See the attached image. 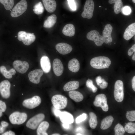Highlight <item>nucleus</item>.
Wrapping results in <instances>:
<instances>
[{
	"mask_svg": "<svg viewBox=\"0 0 135 135\" xmlns=\"http://www.w3.org/2000/svg\"></svg>",
	"mask_w": 135,
	"mask_h": 135,
	"instance_id": "e2e57ef3",
	"label": "nucleus"
},
{
	"mask_svg": "<svg viewBox=\"0 0 135 135\" xmlns=\"http://www.w3.org/2000/svg\"><path fill=\"white\" fill-rule=\"evenodd\" d=\"M22 94V95H23V94Z\"/></svg>",
	"mask_w": 135,
	"mask_h": 135,
	"instance_id": "bf43d9fd",
	"label": "nucleus"
},
{
	"mask_svg": "<svg viewBox=\"0 0 135 135\" xmlns=\"http://www.w3.org/2000/svg\"><path fill=\"white\" fill-rule=\"evenodd\" d=\"M49 126L48 122L46 121L42 122L38 126L37 134L38 135H47L46 131Z\"/></svg>",
	"mask_w": 135,
	"mask_h": 135,
	"instance_id": "b1692460",
	"label": "nucleus"
},
{
	"mask_svg": "<svg viewBox=\"0 0 135 135\" xmlns=\"http://www.w3.org/2000/svg\"><path fill=\"white\" fill-rule=\"evenodd\" d=\"M70 98L76 102L82 101L84 98V96L80 92L76 90L70 91L68 93Z\"/></svg>",
	"mask_w": 135,
	"mask_h": 135,
	"instance_id": "cd10ccee",
	"label": "nucleus"
},
{
	"mask_svg": "<svg viewBox=\"0 0 135 135\" xmlns=\"http://www.w3.org/2000/svg\"><path fill=\"white\" fill-rule=\"evenodd\" d=\"M52 67L54 72L56 76H60L62 75L64 71V66L59 59L56 58L54 60Z\"/></svg>",
	"mask_w": 135,
	"mask_h": 135,
	"instance_id": "f3484780",
	"label": "nucleus"
},
{
	"mask_svg": "<svg viewBox=\"0 0 135 135\" xmlns=\"http://www.w3.org/2000/svg\"><path fill=\"white\" fill-rule=\"evenodd\" d=\"M5 130V128L3 127L2 126H0V134L4 132Z\"/></svg>",
	"mask_w": 135,
	"mask_h": 135,
	"instance_id": "3c124183",
	"label": "nucleus"
},
{
	"mask_svg": "<svg viewBox=\"0 0 135 135\" xmlns=\"http://www.w3.org/2000/svg\"><path fill=\"white\" fill-rule=\"evenodd\" d=\"M42 2L46 10L49 12H54L56 7V3L55 0H42Z\"/></svg>",
	"mask_w": 135,
	"mask_h": 135,
	"instance_id": "412c9836",
	"label": "nucleus"
},
{
	"mask_svg": "<svg viewBox=\"0 0 135 135\" xmlns=\"http://www.w3.org/2000/svg\"><path fill=\"white\" fill-rule=\"evenodd\" d=\"M108 84L107 82L104 81L100 85V88L102 89L106 88L108 86Z\"/></svg>",
	"mask_w": 135,
	"mask_h": 135,
	"instance_id": "37998d69",
	"label": "nucleus"
},
{
	"mask_svg": "<svg viewBox=\"0 0 135 135\" xmlns=\"http://www.w3.org/2000/svg\"><path fill=\"white\" fill-rule=\"evenodd\" d=\"M135 52V44H134L128 51V54L129 56H132L134 52Z\"/></svg>",
	"mask_w": 135,
	"mask_h": 135,
	"instance_id": "79ce46f5",
	"label": "nucleus"
},
{
	"mask_svg": "<svg viewBox=\"0 0 135 135\" xmlns=\"http://www.w3.org/2000/svg\"><path fill=\"white\" fill-rule=\"evenodd\" d=\"M63 34L66 36L72 37L74 36L75 33L74 26L71 24H66L62 30Z\"/></svg>",
	"mask_w": 135,
	"mask_h": 135,
	"instance_id": "4be33fe9",
	"label": "nucleus"
},
{
	"mask_svg": "<svg viewBox=\"0 0 135 135\" xmlns=\"http://www.w3.org/2000/svg\"><path fill=\"white\" fill-rule=\"evenodd\" d=\"M79 86V83L78 81H72L66 84L64 86L63 89L65 91H70L78 89Z\"/></svg>",
	"mask_w": 135,
	"mask_h": 135,
	"instance_id": "a878e982",
	"label": "nucleus"
},
{
	"mask_svg": "<svg viewBox=\"0 0 135 135\" xmlns=\"http://www.w3.org/2000/svg\"><path fill=\"white\" fill-rule=\"evenodd\" d=\"M70 124L62 123V126L64 128L66 129H68L70 128Z\"/></svg>",
	"mask_w": 135,
	"mask_h": 135,
	"instance_id": "8fccbe9b",
	"label": "nucleus"
},
{
	"mask_svg": "<svg viewBox=\"0 0 135 135\" xmlns=\"http://www.w3.org/2000/svg\"><path fill=\"white\" fill-rule=\"evenodd\" d=\"M13 65L16 70L21 74L26 73L29 68L28 63L25 61L16 60L14 62Z\"/></svg>",
	"mask_w": 135,
	"mask_h": 135,
	"instance_id": "4468645a",
	"label": "nucleus"
},
{
	"mask_svg": "<svg viewBox=\"0 0 135 135\" xmlns=\"http://www.w3.org/2000/svg\"><path fill=\"white\" fill-rule=\"evenodd\" d=\"M2 115V112L0 110V117H1Z\"/></svg>",
	"mask_w": 135,
	"mask_h": 135,
	"instance_id": "864d4df0",
	"label": "nucleus"
},
{
	"mask_svg": "<svg viewBox=\"0 0 135 135\" xmlns=\"http://www.w3.org/2000/svg\"><path fill=\"white\" fill-rule=\"evenodd\" d=\"M86 85L88 88L92 89L93 92L95 93L96 92L98 88L93 84L92 80L90 79H88L86 81Z\"/></svg>",
	"mask_w": 135,
	"mask_h": 135,
	"instance_id": "e433bc0d",
	"label": "nucleus"
},
{
	"mask_svg": "<svg viewBox=\"0 0 135 135\" xmlns=\"http://www.w3.org/2000/svg\"><path fill=\"white\" fill-rule=\"evenodd\" d=\"M132 60H135V52H134V54L132 57Z\"/></svg>",
	"mask_w": 135,
	"mask_h": 135,
	"instance_id": "603ef678",
	"label": "nucleus"
},
{
	"mask_svg": "<svg viewBox=\"0 0 135 135\" xmlns=\"http://www.w3.org/2000/svg\"><path fill=\"white\" fill-rule=\"evenodd\" d=\"M68 2L70 9L73 10H76V3L74 0H68Z\"/></svg>",
	"mask_w": 135,
	"mask_h": 135,
	"instance_id": "58836bf2",
	"label": "nucleus"
},
{
	"mask_svg": "<svg viewBox=\"0 0 135 135\" xmlns=\"http://www.w3.org/2000/svg\"><path fill=\"white\" fill-rule=\"evenodd\" d=\"M2 135H15V133L13 132L10 130L2 134Z\"/></svg>",
	"mask_w": 135,
	"mask_h": 135,
	"instance_id": "49530a36",
	"label": "nucleus"
},
{
	"mask_svg": "<svg viewBox=\"0 0 135 135\" xmlns=\"http://www.w3.org/2000/svg\"><path fill=\"white\" fill-rule=\"evenodd\" d=\"M27 115L24 112H14L10 116L9 119L10 122L14 124H21L26 120Z\"/></svg>",
	"mask_w": 135,
	"mask_h": 135,
	"instance_id": "39448f33",
	"label": "nucleus"
},
{
	"mask_svg": "<svg viewBox=\"0 0 135 135\" xmlns=\"http://www.w3.org/2000/svg\"><path fill=\"white\" fill-rule=\"evenodd\" d=\"M102 77L100 76H97L96 78V81L98 85L100 86L102 83Z\"/></svg>",
	"mask_w": 135,
	"mask_h": 135,
	"instance_id": "c03bdc74",
	"label": "nucleus"
},
{
	"mask_svg": "<svg viewBox=\"0 0 135 135\" xmlns=\"http://www.w3.org/2000/svg\"><path fill=\"white\" fill-rule=\"evenodd\" d=\"M57 17L55 14H52L48 16L44 22L43 26L46 28L52 27L56 22Z\"/></svg>",
	"mask_w": 135,
	"mask_h": 135,
	"instance_id": "bb28decb",
	"label": "nucleus"
},
{
	"mask_svg": "<svg viewBox=\"0 0 135 135\" xmlns=\"http://www.w3.org/2000/svg\"><path fill=\"white\" fill-rule=\"evenodd\" d=\"M127 119L130 122L135 121V111H127L126 114Z\"/></svg>",
	"mask_w": 135,
	"mask_h": 135,
	"instance_id": "c9c22d12",
	"label": "nucleus"
},
{
	"mask_svg": "<svg viewBox=\"0 0 135 135\" xmlns=\"http://www.w3.org/2000/svg\"><path fill=\"white\" fill-rule=\"evenodd\" d=\"M43 74V71L40 69H36L30 72L28 76L30 80L35 84H38L40 78Z\"/></svg>",
	"mask_w": 135,
	"mask_h": 135,
	"instance_id": "ddd939ff",
	"label": "nucleus"
},
{
	"mask_svg": "<svg viewBox=\"0 0 135 135\" xmlns=\"http://www.w3.org/2000/svg\"><path fill=\"white\" fill-rule=\"evenodd\" d=\"M76 135H82V134L80 133H78L76 134Z\"/></svg>",
	"mask_w": 135,
	"mask_h": 135,
	"instance_id": "6e6d98bb",
	"label": "nucleus"
},
{
	"mask_svg": "<svg viewBox=\"0 0 135 135\" xmlns=\"http://www.w3.org/2000/svg\"><path fill=\"white\" fill-rule=\"evenodd\" d=\"M112 27L109 24H106L102 32V36L104 42L108 44L109 42H111L112 40V39L111 36Z\"/></svg>",
	"mask_w": 135,
	"mask_h": 135,
	"instance_id": "dca6fc26",
	"label": "nucleus"
},
{
	"mask_svg": "<svg viewBox=\"0 0 135 135\" xmlns=\"http://www.w3.org/2000/svg\"><path fill=\"white\" fill-rule=\"evenodd\" d=\"M59 117L60 120L63 123L71 124L74 122L73 116L68 112L65 111L62 112Z\"/></svg>",
	"mask_w": 135,
	"mask_h": 135,
	"instance_id": "aec40b11",
	"label": "nucleus"
},
{
	"mask_svg": "<svg viewBox=\"0 0 135 135\" xmlns=\"http://www.w3.org/2000/svg\"><path fill=\"white\" fill-rule=\"evenodd\" d=\"M40 64L43 71L46 73L50 72L51 66L50 60L47 56H44L40 60Z\"/></svg>",
	"mask_w": 135,
	"mask_h": 135,
	"instance_id": "6ab92c4d",
	"label": "nucleus"
},
{
	"mask_svg": "<svg viewBox=\"0 0 135 135\" xmlns=\"http://www.w3.org/2000/svg\"><path fill=\"white\" fill-rule=\"evenodd\" d=\"M132 88L133 90L135 91V76H134L132 80Z\"/></svg>",
	"mask_w": 135,
	"mask_h": 135,
	"instance_id": "de8ad7c7",
	"label": "nucleus"
},
{
	"mask_svg": "<svg viewBox=\"0 0 135 135\" xmlns=\"http://www.w3.org/2000/svg\"><path fill=\"white\" fill-rule=\"evenodd\" d=\"M61 112L58 109L55 108L54 110V113L55 116L57 117L59 116Z\"/></svg>",
	"mask_w": 135,
	"mask_h": 135,
	"instance_id": "a18cd8bd",
	"label": "nucleus"
},
{
	"mask_svg": "<svg viewBox=\"0 0 135 135\" xmlns=\"http://www.w3.org/2000/svg\"><path fill=\"white\" fill-rule=\"evenodd\" d=\"M26 0H21L17 3L12 10L10 15L13 17H18L23 14L27 8Z\"/></svg>",
	"mask_w": 135,
	"mask_h": 135,
	"instance_id": "7ed1b4c3",
	"label": "nucleus"
},
{
	"mask_svg": "<svg viewBox=\"0 0 135 135\" xmlns=\"http://www.w3.org/2000/svg\"><path fill=\"white\" fill-rule=\"evenodd\" d=\"M33 10L35 14L38 15L41 14L44 12V8L41 2H39L34 5Z\"/></svg>",
	"mask_w": 135,
	"mask_h": 135,
	"instance_id": "2f4dec72",
	"label": "nucleus"
},
{
	"mask_svg": "<svg viewBox=\"0 0 135 135\" xmlns=\"http://www.w3.org/2000/svg\"><path fill=\"white\" fill-rule=\"evenodd\" d=\"M0 2L4 5L7 10L12 9L14 4V0H0Z\"/></svg>",
	"mask_w": 135,
	"mask_h": 135,
	"instance_id": "473e14b6",
	"label": "nucleus"
},
{
	"mask_svg": "<svg viewBox=\"0 0 135 135\" xmlns=\"http://www.w3.org/2000/svg\"><path fill=\"white\" fill-rule=\"evenodd\" d=\"M111 64L110 58L105 56H99L92 58L90 64L93 68L97 69L108 68Z\"/></svg>",
	"mask_w": 135,
	"mask_h": 135,
	"instance_id": "f257e3e1",
	"label": "nucleus"
},
{
	"mask_svg": "<svg viewBox=\"0 0 135 135\" xmlns=\"http://www.w3.org/2000/svg\"><path fill=\"white\" fill-rule=\"evenodd\" d=\"M94 9V4L92 0H86L84 4V11L81 16L83 18L90 19L92 17Z\"/></svg>",
	"mask_w": 135,
	"mask_h": 135,
	"instance_id": "6e6552de",
	"label": "nucleus"
},
{
	"mask_svg": "<svg viewBox=\"0 0 135 135\" xmlns=\"http://www.w3.org/2000/svg\"><path fill=\"white\" fill-rule=\"evenodd\" d=\"M86 118V114L83 113L76 118V122L77 123H80L85 120Z\"/></svg>",
	"mask_w": 135,
	"mask_h": 135,
	"instance_id": "4c0bfd02",
	"label": "nucleus"
},
{
	"mask_svg": "<svg viewBox=\"0 0 135 135\" xmlns=\"http://www.w3.org/2000/svg\"><path fill=\"white\" fill-rule=\"evenodd\" d=\"M132 1L134 3H135V0H132Z\"/></svg>",
	"mask_w": 135,
	"mask_h": 135,
	"instance_id": "4d7b16f0",
	"label": "nucleus"
},
{
	"mask_svg": "<svg viewBox=\"0 0 135 135\" xmlns=\"http://www.w3.org/2000/svg\"><path fill=\"white\" fill-rule=\"evenodd\" d=\"M93 104L96 106L101 107L104 112H107L108 110L106 97L104 94H102L96 95Z\"/></svg>",
	"mask_w": 135,
	"mask_h": 135,
	"instance_id": "9d476101",
	"label": "nucleus"
},
{
	"mask_svg": "<svg viewBox=\"0 0 135 135\" xmlns=\"http://www.w3.org/2000/svg\"><path fill=\"white\" fill-rule=\"evenodd\" d=\"M99 7H100V6Z\"/></svg>",
	"mask_w": 135,
	"mask_h": 135,
	"instance_id": "680f3d73",
	"label": "nucleus"
},
{
	"mask_svg": "<svg viewBox=\"0 0 135 135\" xmlns=\"http://www.w3.org/2000/svg\"><path fill=\"white\" fill-rule=\"evenodd\" d=\"M36 36L33 33L26 32L21 31L18 34V40L22 42L25 45L29 46L33 42L36 40Z\"/></svg>",
	"mask_w": 135,
	"mask_h": 135,
	"instance_id": "20e7f679",
	"label": "nucleus"
},
{
	"mask_svg": "<svg viewBox=\"0 0 135 135\" xmlns=\"http://www.w3.org/2000/svg\"><path fill=\"white\" fill-rule=\"evenodd\" d=\"M86 38L88 40L94 42L98 46H101L104 42L102 36L96 30H92L88 32L86 35Z\"/></svg>",
	"mask_w": 135,
	"mask_h": 135,
	"instance_id": "1a4fd4ad",
	"label": "nucleus"
},
{
	"mask_svg": "<svg viewBox=\"0 0 135 135\" xmlns=\"http://www.w3.org/2000/svg\"><path fill=\"white\" fill-rule=\"evenodd\" d=\"M14 86H15V85H14Z\"/></svg>",
	"mask_w": 135,
	"mask_h": 135,
	"instance_id": "052dcab7",
	"label": "nucleus"
},
{
	"mask_svg": "<svg viewBox=\"0 0 135 135\" xmlns=\"http://www.w3.org/2000/svg\"><path fill=\"white\" fill-rule=\"evenodd\" d=\"M114 118L111 116H108L102 120L100 128L102 130L106 129L111 126Z\"/></svg>",
	"mask_w": 135,
	"mask_h": 135,
	"instance_id": "c85d7f7f",
	"label": "nucleus"
},
{
	"mask_svg": "<svg viewBox=\"0 0 135 135\" xmlns=\"http://www.w3.org/2000/svg\"><path fill=\"white\" fill-rule=\"evenodd\" d=\"M89 115V123L90 126L92 128L94 129L96 127L98 124L97 117L96 114L92 112H90Z\"/></svg>",
	"mask_w": 135,
	"mask_h": 135,
	"instance_id": "7c9ffc66",
	"label": "nucleus"
},
{
	"mask_svg": "<svg viewBox=\"0 0 135 135\" xmlns=\"http://www.w3.org/2000/svg\"><path fill=\"white\" fill-rule=\"evenodd\" d=\"M115 135H123L125 130L123 126L120 124L118 123L115 126L114 128Z\"/></svg>",
	"mask_w": 135,
	"mask_h": 135,
	"instance_id": "f704fd0d",
	"label": "nucleus"
},
{
	"mask_svg": "<svg viewBox=\"0 0 135 135\" xmlns=\"http://www.w3.org/2000/svg\"><path fill=\"white\" fill-rule=\"evenodd\" d=\"M44 118L45 115L44 114L40 113L37 114L28 120L26 124V126L29 128L33 130H35Z\"/></svg>",
	"mask_w": 135,
	"mask_h": 135,
	"instance_id": "0eeeda50",
	"label": "nucleus"
},
{
	"mask_svg": "<svg viewBox=\"0 0 135 135\" xmlns=\"http://www.w3.org/2000/svg\"><path fill=\"white\" fill-rule=\"evenodd\" d=\"M16 37V36H15V37Z\"/></svg>",
	"mask_w": 135,
	"mask_h": 135,
	"instance_id": "13d9d810",
	"label": "nucleus"
},
{
	"mask_svg": "<svg viewBox=\"0 0 135 135\" xmlns=\"http://www.w3.org/2000/svg\"><path fill=\"white\" fill-rule=\"evenodd\" d=\"M131 10L130 8L127 6L124 7L122 10L123 13L126 14H129L131 12Z\"/></svg>",
	"mask_w": 135,
	"mask_h": 135,
	"instance_id": "a19ab883",
	"label": "nucleus"
},
{
	"mask_svg": "<svg viewBox=\"0 0 135 135\" xmlns=\"http://www.w3.org/2000/svg\"><path fill=\"white\" fill-rule=\"evenodd\" d=\"M10 83L7 80H4L0 83V93L4 98H7L10 95Z\"/></svg>",
	"mask_w": 135,
	"mask_h": 135,
	"instance_id": "f8f14e48",
	"label": "nucleus"
},
{
	"mask_svg": "<svg viewBox=\"0 0 135 135\" xmlns=\"http://www.w3.org/2000/svg\"><path fill=\"white\" fill-rule=\"evenodd\" d=\"M41 100L38 96H35L32 98L24 100L22 102V105L25 107L32 109L38 106L40 104Z\"/></svg>",
	"mask_w": 135,
	"mask_h": 135,
	"instance_id": "9b49d317",
	"label": "nucleus"
},
{
	"mask_svg": "<svg viewBox=\"0 0 135 135\" xmlns=\"http://www.w3.org/2000/svg\"><path fill=\"white\" fill-rule=\"evenodd\" d=\"M114 95L116 101L119 102H122L124 98V84L120 80H117L114 86Z\"/></svg>",
	"mask_w": 135,
	"mask_h": 135,
	"instance_id": "423d86ee",
	"label": "nucleus"
},
{
	"mask_svg": "<svg viewBox=\"0 0 135 135\" xmlns=\"http://www.w3.org/2000/svg\"><path fill=\"white\" fill-rule=\"evenodd\" d=\"M52 103L54 108L61 110L65 108L67 105L68 99L65 96L60 94L54 96L51 99Z\"/></svg>",
	"mask_w": 135,
	"mask_h": 135,
	"instance_id": "f03ea898",
	"label": "nucleus"
},
{
	"mask_svg": "<svg viewBox=\"0 0 135 135\" xmlns=\"http://www.w3.org/2000/svg\"><path fill=\"white\" fill-rule=\"evenodd\" d=\"M1 126L4 128L8 126V124L7 122L4 121H2L1 122Z\"/></svg>",
	"mask_w": 135,
	"mask_h": 135,
	"instance_id": "09e8293b",
	"label": "nucleus"
},
{
	"mask_svg": "<svg viewBox=\"0 0 135 135\" xmlns=\"http://www.w3.org/2000/svg\"><path fill=\"white\" fill-rule=\"evenodd\" d=\"M6 108V103L2 100H0V110L2 112H5Z\"/></svg>",
	"mask_w": 135,
	"mask_h": 135,
	"instance_id": "ea45409f",
	"label": "nucleus"
},
{
	"mask_svg": "<svg viewBox=\"0 0 135 135\" xmlns=\"http://www.w3.org/2000/svg\"><path fill=\"white\" fill-rule=\"evenodd\" d=\"M124 129L126 132L130 134H134L135 133V124L131 122L126 123Z\"/></svg>",
	"mask_w": 135,
	"mask_h": 135,
	"instance_id": "72a5a7b5",
	"label": "nucleus"
},
{
	"mask_svg": "<svg viewBox=\"0 0 135 135\" xmlns=\"http://www.w3.org/2000/svg\"><path fill=\"white\" fill-rule=\"evenodd\" d=\"M68 66L69 70L72 72H76L80 70L79 62L76 58L72 59L69 62Z\"/></svg>",
	"mask_w": 135,
	"mask_h": 135,
	"instance_id": "5701e85b",
	"label": "nucleus"
},
{
	"mask_svg": "<svg viewBox=\"0 0 135 135\" xmlns=\"http://www.w3.org/2000/svg\"><path fill=\"white\" fill-rule=\"evenodd\" d=\"M109 4L115 3L114 6V11L116 14H118L121 12L124 7V4L122 0H109Z\"/></svg>",
	"mask_w": 135,
	"mask_h": 135,
	"instance_id": "393cba45",
	"label": "nucleus"
},
{
	"mask_svg": "<svg viewBox=\"0 0 135 135\" xmlns=\"http://www.w3.org/2000/svg\"><path fill=\"white\" fill-rule=\"evenodd\" d=\"M0 72L5 78L9 79L12 78V75H14L16 73V71L14 69L12 68L8 71L4 66L0 67Z\"/></svg>",
	"mask_w": 135,
	"mask_h": 135,
	"instance_id": "c756f323",
	"label": "nucleus"
},
{
	"mask_svg": "<svg viewBox=\"0 0 135 135\" xmlns=\"http://www.w3.org/2000/svg\"><path fill=\"white\" fill-rule=\"evenodd\" d=\"M56 48L60 54L63 55L69 54L72 50V48L70 45L64 42L57 44L56 46Z\"/></svg>",
	"mask_w": 135,
	"mask_h": 135,
	"instance_id": "2eb2a0df",
	"label": "nucleus"
},
{
	"mask_svg": "<svg viewBox=\"0 0 135 135\" xmlns=\"http://www.w3.org/2000/svg\"><path fill=\"white\" fill-rule=\"evenodd\" d=\"M135 34V23L130 25L126 29L123 35L124 39L128 40L131 38Z\"/></svg>",
	"mask_w": 135,
	"mask_h": 135,
	"instance_id": "a211bd4d",
	"label": "nucleus"
},
{
	"mask_svg": "<svg viewBox=\"0 0 135 135\" xmlns=\"http://www.w3.org/2000/svg\"><path fill=\"white\" fill-rule=\"evenodd\" d=\"M52 135H60V134H58V133H56V134H52Z\"/></svg>",
	"mask_w": 135,
	"mask_h": 135,
	"instance_id": "5fc2aeb1",
	"label": "nucleus"
}]
</instances>
